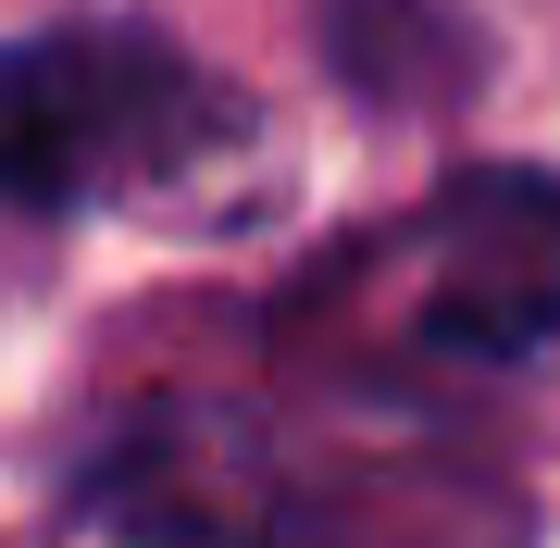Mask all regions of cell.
Here are the masks:
<instances>
[{"label": "cell", "instance_id": "obj_1", "mask_svg": "<svg viewBox=\"0 0 560 548\" xmlns=\"http://www.w3.org/2000/svg\"><path fill=\"white\" fill-rule=\"evenodd\" d=\"M261 200H275V125L162 25L0 38V212L237 224Z\"/></svg>", "mask_w": 560, "mask_h": 548}, {"label": "cell", "instance_id": "obj_2", "mask_svg": "<svg viewBox=\"0 0 560 548\" xmlns=\"http://www.w3.org/2000/svg\"><path fill=\"white\" fill-rule=\"evenodd\" d=\"M411 337L436 362L511 374L560 349V163H474L399 237Z\"/></svg>", "mask_w": 560, "mask_h": 548}, {"label": "cell", "instance_id": "obj_4", "mask_svg": "<svg viewBox=\"0 0 560 548\" xmlns=\"http://www.w3.org/2000/svg\"><path fill=\"white\" fill-rule=\"evenodd\" d=\"M324 50L374 113H436L448 88H474V38L436 0H324Z\"/></svg>", "mask_w": 560, "mask_h": 548}, {"label": "cell", "instance_id": "obj_3", "mask_svg": "<svg viewBox=\"0 0 560 548\" xmlns=\"http://www.w3.org/2000/svg\"><path fill=\"white\" fill-rule=\"evenodd\" d=\"M75 511L125 548H300V487L237 399H138L88 436Z\"/></svg>", "mask_w": 560, "mask_h": 548}]
</instances>
